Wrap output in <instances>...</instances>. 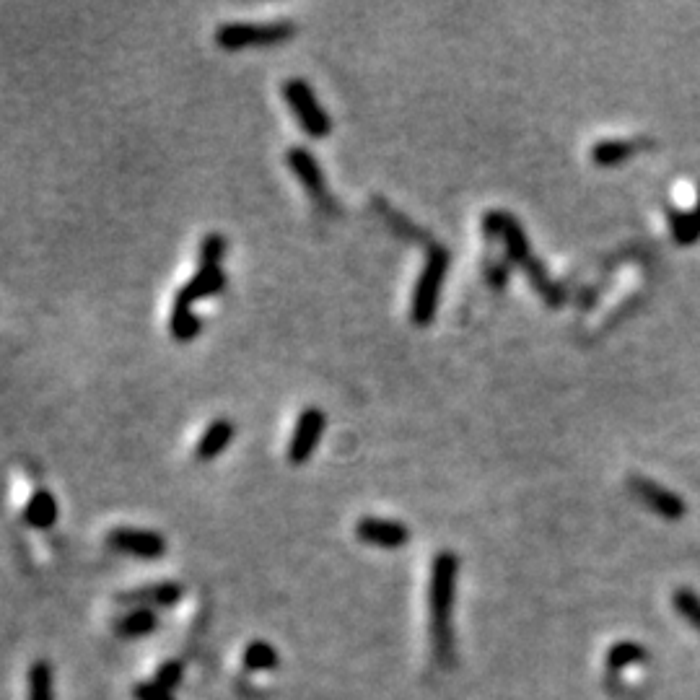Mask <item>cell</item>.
<instances>
[{"instance_id": "16", "label": "cell", "mask_w": 700, "mask_h": 700, "mask_svg": "<svg viewBox=\"0 0 700 700\" xmlns=\"http://www.w3.org/2000/svg\"><path fill=\"white\" fill-rule=\"evenodd\" d=\"M226 249H229V244H226V239H223L221 234L205 236L198 252L200 268H221L223 257H226Z\"/></svg>"}, {"instance_id": "7", "label": "cell", "mask_w": 700, "mask_h": 700, "mask_svg": "<svg viewBox=\"0 0 700 700\" xmlns=\"http://www.w3.org/2000/svg\"><path fill=\"white\" fill-rule=\"evenodd\" d=\"M109 545L120 553H130L135 558H161L166 553V540L159 532L151 529H135V527H120L109 535Z\"/></svg>"}, {"instance_id": "2", "label": "cell", "mask_w": 700, "mask_h": 700, "mask_svg": "<svg viewBox=\"0 0 700 700\" xmlns=\"http://www.w3.org/2000/svg\"><path fill=\"white\" fill-rule=\"evenodd\" d=\"M446 270H449V252H446L444 247H433L426 265H423V270H420V278L418 283H415V291H413V306H410V314H413L415 325L426 327L431 325L433 317H436Z\"/></svg>"}, {"instance_id": "10", "label": "cell", "mask_w": 700, "mask_h": 700, "mask_svg": "<svg viewBox=\"0 0 700 700\" xmlns=\"http://www.w3.org/2000/svg\"><path fill=\"white\" fill-rule=\"evenodd\" d=\"M223 288H226V273L221 268H200L195 278L187 280L185 286L179 288L177 296H174V304L190 306L192 309L198 301L218 296Z\"/></svg>"}, {"instance_id": "15", "label": "cell", "mask_w": 700, "mask_h": 700, "mask_svg": "<svg viewBox=\"0 0 700 700\" xmlns=\"http://www.w3.org/2000/svg\"><path fill=\"white\" fill-rule=\"evenodd\" d=\"M636 148V143H630V140H599L597 146L592 148V159L599 166H615L628 156H633Z\"/></svg>"}, {"instance_id": "3", "label": "cell", "mask_w": 700, "mask_h": 700, "mask_svg": "<svg viewBox=\"0 0 700 700\" xmlns=\"http://www.w3.org/2000/svg\"><path fill=\"white\" fill-rule=\"evenodd\" d=\"M296 34L291 21H273V24H221L216 29V45L226 52L249 50V47L283 45Z\"/></svg>"}, {"instance_id": "9", "label": "cell", "mask_w": 700, "mask_h": 700, "mask_svg": "<svg viewBox=\"0 0 700 700\" xmlns=\"http://www.w3.org/2000/svg\"><path fill=\"white\" fill-rule=\"evenodd\" d=\"M288 166H291V172L299 177L301 185L306 187V192L312 195L314 203H327V182H325V174H322V166H319V161L314 159L312 153L306 151V148H291L286 156Z\"/></svg>"}, {"instance_id": "14", "label": "cell", "mask_w": 700, "mask_h": 700, "mask_svg": "<svg viewBox=\"0 0 700 700\" xmlns=\"http://www.w3.org/2000/svg\"><path fill=\"white\" fill-rule=\"evenodd\" d=\"M169 332L177 343H192L203 332V319L192 312L190 306H172V317H169Z\"/></svg>"}, {"instance_id": "5", "label": "cell", "mask_w": 700, "mask_h": 700, "mask_svg": "<svg viewBox=\"0 0 700 700\" xmlns=\"http://www.w3.org/2000/svg\"><path fill=\"white\" fill-rule=\"evenodd\" d=\"M327 418L322 408H306L301 410L299 420H296V428H293V436L288 441V462L291 465H304L309 462L314 452H317L319 441H322V433H325Z\"/></svg>"}, {"instance_id": "13", "label": "cell", "mask_w": 700, "mask_h": 700, "mask_svg": "<svg viewBox=\"0 0 700 700\" xmlns=\"http://www.w3.org/2000/svg\"><path fill=\"white\" fill-rule=\"evenodd\" d=\"M26 522L32 524L37 529H50L58 519V501L52 496L50 490H37L29 503H26Z\"/></svg>"}, {"instance_id": "19", "label": "cell", "mask_w": 700, "mask_h": 700, "mask_svg": "<svg viewBox=\"0 0 700 700\" xmlns=\"http://www.w3.org/2000/svg\"><path fill=\"white\" fill-rule=\"evenodd\" d=\"M646 659V651L638 646V643H618L615 649L610 651V667L620 669L628 667V664H636Z\"/></svg>"}, {"instance_id": "20", "label": "cell", "mask_w": 700, "mask_h": 700, "mask_svg": "<svg viewBox=\"0 0 700 700\" xmlns=\"http://www.w3.org/2000/svg\"><path fill=\"white\" fill-rule=\"evenodd\" d=\"M32 682H34L32 700H50V675H47L45 669H34Z\"/></svg>"}, {"instance_id": "17", "label": "cell", "mask_w": 700, "mask_h": 700, "mask_svg": "<svg viewBox=\"0 0 700 700\" xmlns=\"http://www.w3.org/2000/svg\"><path fill=\"white\" fill-rule=\"evenodd\" d=\"M669 221H672V231H675L680 244H693L700 236V223L695 218V213H677V210H672Z\"/></svg>"}, {"instance_id": "18", "label": "cell", "mask_w": 700, "mask_h": 700, "mask_svg": "<svg viewBox=\"0 0 700 700\" xmlns=\"http://www.w3.org/2000/svg\"><path fill=\"white\" fill-rule=\"evenodd\" d=\"M675 610L680 612L682 618L688 620L695 630H700V597L693 592V589H677L675 597Z\"/></svg>"}, {"instance_id": "22", "label": "cell", "mask_w": 700, "mask_h": 700, "mask_svg": "<svg viewBox=\"0 0 700 700\" xmlns=\"http://www.w3.org/2000/svg\"><path fill=\"white\" fill-rule=\"evenodd\" d=\"M695 218H698V223H700V198H698V208H695Z\"/></svg>"}, {"instance_id": "12", "label": "cell", "mask_w": 700, "mask_h": 700, "mask_svg": "<svg viewBox=\"0 0 700 700\" xmlns=\"http://www.w3.org/2000/svg\"><path fill=\"white\" fill-rule=\"evenodd\" d=\"M231 439H234V423L226 418L213 420V423L205 428L203 436H200L198 446H195V457H198L200 462H213V459L231 444Z\"/></svg>"}, {"instance_id": "8", "label": "cell", "mask_w": 700, "mask_h": 700, "mask_svg": "<svg viewBox=\"0 0 700 700\" xmlns=\"http://www.w3.org/2000/svg\"><path fill=\"white\" fill-rule=\"evenodd\" d=\"M356 537L366 545L374 548H405L410 540V529L400 522H389V519H376V516H363L356 524Z\"/></svg>"}, {"instance_id": "11", "label": "cell", "mask_w": 700, "mask_h": 700, "mask_svg": "<svg viewBox=\"0 0 700 700\" xmlns=\"http://www.w3.org/2000/svg\"><path fill=\"white\" fill-rule=\"evenodd\" d=\"M485 226H488L490 234H493V231H498V234L503 236V242H506V249H509L511 260L529 262L527 236H524V229L514 221V218L506 216V213H490L488 221H485Z\"/></svg>"}, {"instance_id": "4", "label": "cell", "mask_w": 700, "mask_h": 700, "mask_svg": "<svg viewBox=\"0 0 700 700\" xmlns=\"http://www.w3.org/2000/svg\"><path fill=\"white\" fill-rule=\"evenodd\" d=\"M283 96H286V104L291 107V112L296 115V120L301 122L306 135L312 138H327L332 133V120L327 115L319 99L314 96L312 86L304 81V78H288L283 83Z\"/></svg>"}, {"instance_id": "6", "label": "cell", "mask_w": 700, "mask_h": 700, "mask_svg": "<svg viewBox=\"0 0 700 700\" xmlns=\"http://www.w3.org/2000/svg\"><path fill=\"white\" fill-rule=\"evenodd\" d=\"M630 488H633V493H636L651 511H656V514L669 519V522H677V519H682V516L688 514V506H685V501H682L677 493L667 490L664 485L654 483V480L643 478V475H633V478H630Z\"/></svg>"}, {"instance_id": "1", "label": "cell", "mask_w": 700, "mask_h": 700, "mask_svg": "<svg viewBox=\"0 0 700 700\" xmlns=\"http://www.w3.org/2000/svg\"><path fill=\"white\" fill-rule=\"evenodd\" d=\"M459 560L454 553H439L433 558L431 568V638L439 659H449L452 654V602L454 581H457Z\"/></svg>"}, {"instance_id": "21", "label": "cell", "mask_w": 700, "mask_h": 700, "mask_svg": "<svg viewBox=\"0 0 700 700\" xmlns=\"http://www.w3.org/2000/svg\"><path fill=\"white\" fill-rule=\"evenodd\" d=\"M153 625V615H148V612H135L133 618L125 620V630H130V633H138V630H148Z\"/></svg>"}]
</instances>
